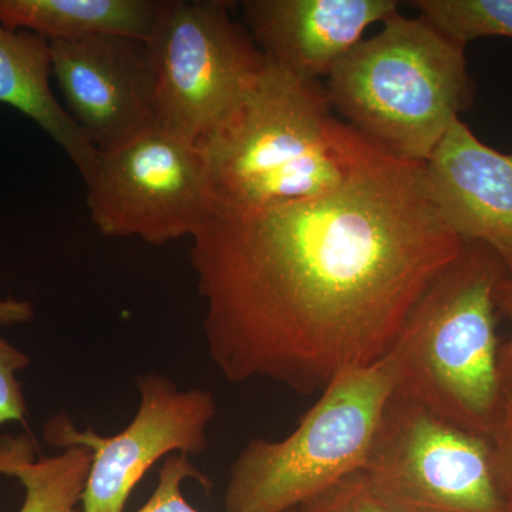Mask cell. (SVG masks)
I'll use <instances>...</instances> for the list:
<instances>
[{
    "mask_svg": "<svg viewBox=\"0 0 512 512\" xmlns=\"http://www.w3.org/2000/svg\"><path fill=\"white\" fill-rule=\"evenodd\" d=\"M222 0H163L147 40L157 128L188 143L210 136L244 100L266 59Z\"/></svg>",
    "mask_w": 512,
    "mask_h": 512,
    "instance_id": "8992f818",
    "label": "cell"
},
{
    "mask_svg": "<svg viewBox=\"0 0 512 512\" xmlns=\"http://www.w3.org/2000/svg\"><path fill=\"white\" fill-rule=\"evenodd\" d=\"M90 466L92 453L86 447L37 458L36 441L28 434L0 436V476L16 478L25 488L19 512H76Z\"/></svg>",
    "mask_w": 512,
    "mask_h": 512,
    "instance_id": "9a60e30c",
    "label": "cell"
},
{
    "mask_svg": "<svg viewBox=\"0 0 512 512\" xmlns=\"http://www.w3.org/2000/svg\"><path fill=\"white\" fill-rule=\"evenodd\" d=\"M298 512H390L370 491L362 471L301 505Z\"/></svg>",
    "mask_w": 512,
    "mask_h": 512,
    "instance_id": "ac0fdd59",
    "label": "cell"
},
{
    "mask_svg": "<svg viewBox=\"0 0 512 512\" xmlns=\"http://www.w3.org/2000/svg\"><path fill=\"white\" fill-rule=\"evenodd\" d=\"M197 147L214 210L225 211L318 197L380 150L333 113L325 86L268 59L244 100Z\"/></svg>",
    "mask_w": 512,
    "mask_h": 512,
    "instance_id": "7a4b0ae2",
    "label": "cell"
},
{
    "mask_svg": "<svg viewBox=\"0 0 512 512\" xmlns=\"http://www.w3.org/2000/svg\"><path fill=\"white\" fill-rule=\"evenodd\" d=\"M52 50L45 37L0 25V104L25 114L62 147L84 181L99 151L74 123L50 86Z\"/></svg>",
    "mask_w": 512,
    "mask_h": 512,
    "instance_id": "4fadbf2b",
    "label": "cell"
},
{
    "mask_svg": "<svg viewBox=\"0 0 512 512\" xmlns=\"http://www.w3.org/2000/svg\"><path fill=\"white\" fill-rule=\"evenodd\" d=\"M191 239L214 365L229 382L268 380L299 396L383 359L464 247L424 164L382 150L318 197L212 210Z\"/></svg>",
    "mask_w": 512,
    "mask_h": 512,
    "instance_id": "6da1fadb",
    "label": "cell"
},
{
    "mask_svg": "<svg viewBox=\"0 0 512 512\" xmlns=\"http://www.w3.org/2000/svg\"><path fill=\"white\" fill-rule=\"evenodd\" d=\"M163 0H0V25L49 42L126 36L147 42Z\"/></svg>",
    "mask_w": 512,
    "mask_h": 512,
    "instance_id": "5bb4252c",
    "label": "cell"
},
{
    "mask_svg": "<svg viewBox=\"0 0 512 512\" xmlns=\"http://www.w3.org/2000/svg\"><path fill=\"white\" fill-rule=\"evenodd\" d=\"M362 474L390 512H507L488 437L394 394Z\"/></svg>",
    "mask_w": 512,
    "mask_h": 512,
    "instance_id": "52a82bcc",
    "label": "cell"
},
{
    "mask_svg": "<svg viewBox=\"0 0 512 512\" xmlns=\"http://www.w3.org/2000/svg\"><path fill=\"white\" fill-rule=\"evenodd\" d=\"M498 315L510 325V333L500 346V376L504 392L512 390V274H507L495 288Z\"/></svg>",
    "mask_w": 512,
    "mask_h": 512,
    "instance_id": "44dd1931",
    "label": "cell"
},
{
    "mask_svg": "<svg viewBox=\"0 0 512 512\" xmlns=\"http://www.w3.org/2000/svg\"><path fill=\"white\" fill-rule=\"evenodd\" d=\"M431 198L464 244L490 248L512 274V150H495L464 121L424 164Z\"/></svg>",
    "mask_w": 512,
    "mask_h": 512,
    "instance_id": "8fae6325",
    "label": "cell"
},
{
    "mask_svg": "<svg viewBox=\"0 0 512 512\" xmlns=\"http://www.w3.org/2000/svg\"><path fill=\"white\" fill-rule=\"evenodd\" d=\"M32 303L16 299H0V325H16L33 318Z\"/></svg>",
    "mask_w": 512,
    "mask_h": 512,
    "instance_id": "7402d4cb",
    "label": "cell"
},
{
    "mask_svg": "<svg viewBox=\"0 0 512 512\" xmlns=\"http://www.w3.org/2000/svg\"><path fill=\"white\" fill-rule=\"evenodd\" d=\"M94 227L164 245L192 237L214 210L200 148L160 128L100 153L86 181Z\"/></svg>",
    "mask_w": 512,
    "mask_h": 512,
    "instance_id": "ba28073f",
    "label": "cell"
},
{
    "mask_svg": "<svg viewBox=\"0 0 512 512\" xmlns=\"http://www.w3.org/2000/svg\"><path fill=\"white\" fill-rule=\"evenodd\" d=\"M137 387L136 416L116 436H100L90 427L79 431L66 414L47 421L50 446H82L92 453L82 512H124L134 487L161 457L174 451L191 456L208 448V426L218 412L210 390H180L158 373H144Z\"/></svg>",
    "mask_w": 512,
    "mask_h": 512,
    "instance_id": "9c48e42d",
    "label": "cell"
},
{
    "mask_svg": "<svg viewBox=\"0 0 512 512\" xmlns=\"http://www.w3.org/2000/svg\"><path fill=\"white\" fill-rule=\"evenodd\" d=\"M495 481L507 512H512V390L505 392L503 406L488 434Z\"/></svg>",
    "mask_w": 512,
    "mask_h": 512,
    "instance_id": "ffe728a7",
    "label": "cell"
},
{
    "mask_svg": "<svg viewBox=\"0 0 512 512\" xmlns=\"http://www.w3.org/2000/svg\"><path fill=\"white\" fill-rule=\"evenodd\" d=\"M393 389L387 355L336 377L291 434L242 448L229 470L225 511L292 512L362 471Z\"/></svg>",
    "mask_w": 512,
    "mask_h": 512,
    "instance_id": "5b68a950",
    "label": "cell"
},
{
    "mask_svg": "<svg viewBox=\"0 0 512 512\" xmlns=\"http://www.w3.org/2000/svg\"><path fill=\"white\" fill-rule=\"evenodd\" d=\"M185 480H195L207 490L211 487L208 477L192 466L187 454L168 457L158 473L156 490L148 498L147 503L136 512H200L185 500Z\"/></svg>",
    "mask_w": 512,
    "mask_h": 512,
    "instance_id": "e0dca14e",
    "label": "cell"
},
{
    "mask_svg": "<svg viewBox=\"0 0 512 512\" xmlns=\"http://www.w3.org/2000/svg\"><path fill=\"white\" fill-rule=\"evenodd\" d=\"M29 365V356L0 336V426L25 421L26 400L18 373Z\"/></svg>",
    "mask_w": 512,
    "mask_h": 512,
    "instance_id": "d6986e66",
    "label": "cell"
},
{
    "mask_svg": "<svg viewBox=\"0 0 512 512\" xmlns=\"http://www.w3.org/2000/svg\"><path fill=\"white\" fill-rule=\"evenodd\" d=\"M507 274L490 248L464 244L421 293L387 353L394 396L488 437L505 396L495 288Z\"/></svg>",
    "mask_w": 512,
    "mask_h": 512,
    "instance_id": "3957f363",
    "label": "cell"
},
{
    "mask_svg": "<svg viewBox=\"0 0 512 512\" xmlns=\"http://www.w3.org/2000/svg\"><path fill=\"white\" fill-rule=\"evenodd\" d=\"M244 26L262 55L309 82L328 79L370 26L400 12L396 0H245Z\"/></svg>",
    "mask_w": 512,
    "mask_h": 512,
    "instance_id": "7c38bea8",
    "label": "cell"
},
{
    "mask_svg": "<svg viewBox=\"0 0 512 512\" xmlns=\"http://www.w3.org/2000/svg\"><path fill=\"white\" fill-rule=\"evenodd\" d=\"M325 90L333 113L373 146L426 164L473 103L476 83L466 46L423 16L397 12L340 60Z\"/></svg>",
    "mask_w": 512,
    "mask_h": 512,
    "instance_id": "277c9868",
    "label": "cell"
},
{
    "mask_svg": "<svg viewBox=\"0 0 512 512\" xmlns=\"http://www.w3.org/2000/svg\"><path fill=\"white\" fill-rule=\"evenodd\" d=\"M407 5L464 46L480 37L512 39V0H413Z\"/></svg>",
    "mask_w": 512,
    "mask_h": 512,
    "instance_id": "2e32d148",
    "label": "cell"
},
{
    "mask_svg": "<svg viewBox=\"0 0 512 512\" xmlns=\"http://www.w3.org/2000/svg\"><path fill=\"white\" fill-rule=\"evenodd\" d=\"M64 109L100 153L157 128L147 43L126 36L50 42Z\"/></svg>",
    "mask_w": 512,
    "mask_h": 512,
    "instance_id": "30bf717a",
    "label": "cell"
},
{
    "mask_svg": "<svg viewBox=\"0 0 512 512\" xmlns=\"http://www.w3.org/2000/svg\"><path fill=\"white\" fill-rule=\"evenodd\" d=\"M292 512H298V511L295 510V511H292Z\"/></svg>",
    "mask_w": 512,
    "mask_h": 512,
    "instance_id": "603a6c76",
    "label": "cell"
}]
</instances>
